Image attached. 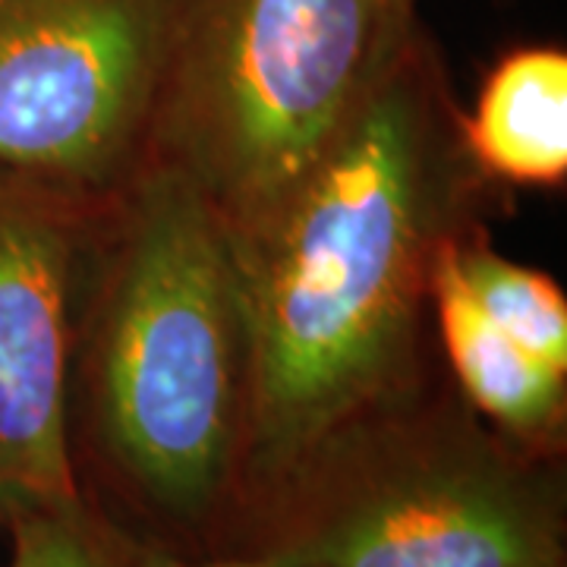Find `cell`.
<instances>
[{
	"label": "cell",
	"mask_w": 567,
	"mask_h": 567,
	"mask_svg": "<svg viewBox=\"0 0 567 567\" xmlns=\"http://www.w3.org/2000/svg\"><path fill=\"white\" fill-rule=\"evenodd\" d=\"M461 114L420 25L338 145L259 230L234 240L256 344L246 527L334 425L439 360L435 259L486 224L488 181Z\"/></svg>",
	"instance_id": "obj_1"
},
{
	"label": "cell",
	"mask_w": 567,
	"mask_h": 567,
	"mask_svg": "<svg viewBox=\"0 0 567 567\" xmlns=\"http://www.w3.org/2000/svg\"><path fill=\"white\" fill-rule=\"evenodd\" d=\"M256 404L244 268L218 212L148 164L92 227L66 360V445L155 529L240 536Z\"/></svg>",
	"instance_id": "obj_2"
},
{
	"label": "cell",
	"mask_w": 567,
	"mask_h": 567,
	"mask_svg": "<svg viewBox=\"0 0 567 567\" xmlns=\"http://www.w3.org/2000/svg\"><path fill=\"white\" fill-rule=\"evenodd\" d=\"M237 555L278 567H565L558 454L492 429L439 357L334 425L256 507Z\"/></svg>",
	"instance_id": "obj_3"
},
{
	"label": "cell",
	"mask_w": 567,
	"mask_h": 567,
	"mask_svg": "<svg viewBox=\"0 0 567 567\" xmlns=\"http://www.w3.org/2000/svg\"><path fill=\"white\" fill-rule=\"evenodd\" d=\"M420 25V0H196L148 164L244 240L353 126Z\"/></svg>",
	"instance_id": "obj_4"
},
{
	"label": "cell",
	"mask_w": 567,
	"mask_h": 567,
	"mask_svg": "<svg viewBox=\"0 0 567 567\" xmlns=\"http://www.w3.org/2000/svg\"><path fill=\"white\" fill-rule=\"evenodd\" d=\"M196 0H0V171L104 212L152 162Z\"/></svg>",
	"instance_id": "obj_5"
},
{
	"label": "cell",
	"mask_w": 567,
	"mask_h": 567,
	"mask_svg": "<svg viewBox=\"0 0 567 567\" xmlns=\"http://www.w3.org/2000/svg\"><path fill=\"white\" fill-rule=\"evenodd\" d=\"M99 215L0 171V517L82 498L66 445V360Z\"/></svg>",
	"instance_id": "obj_6"
},
{
	"label": "cell",
	"mask_w": 567,
	"mask_h": 567,
	"mask_svg": "<svg viewBox=\"0 0 567 567\" xmlns=\"http://www.w3.org/2000/svg\"><path fill=\"white\" fill-rule=\"evenodd\" d=\"M454 240L435 259L429 293L435 347L447 375L466 404L505 439L536 454H558L567 423V372L536 360L488 319L451 259Z\"/></svg>",
	"instance_id": "obj_7"
},
{
	"label": "cell",
	"mask_w": 567,
	"mask_h": 567,
	"mask_svg": "<svg viewBox=\"0 0 567 567\" xmlns=\"http://www.w3.org/2000/svg\"><path fill=\"white\" fill-rule=\"evenodd\" d=\"M473 164L488 183L558 189L567 181V54L527 44L502 54L461 114Z\"/></svg>",
	"instance_id": "obj_8"
},
{
	"label": "cell",
	"mask_w": 567,
	"mask_h": 567,
	"mask_svg": "<svg viewBox=\"0 0 567 567\" xmlns=\"http://www.w3.org/2000/svg\"><path fill=\"white\" fill-rule=\"evenodd\" d=\"M451 259L492 322L536 360L567 372V297L558 281L505 259L488 240L486 224L457 237Z\"/></svg>",
	"instance_id": "obj_9"
},
{
	"label": "cell",
	"mask_w": 567,
	"mask_h": 567,
	"mask_svg": "<svg viewBox=\"0 0 567 567\" xmlns=\"http://www.w3.org/2000/svg\"><path fill=\"white\" fill-rule=\"evenodd\" d=\"M7 567H155V546L130 536L85 498L13 507Z\"/></svg>",
	"instance_id": "obj_10"
},
{
	"label": "cell",
	"mask_w": 567,
	"mask_h": 567,
	"mask_svg": "<svg viewBox=\"0 0 567 567\" xmlns=\"http://www.w3.org/2000/svg\"><path fill=\"white\" fill-rule=\"evenodd\" d=\"M155 567H278L262 558H249V555H224V558H205V561H193L183 555H171L155 548Z\"/></svg>",
	"instance_id": "obj_11"
}]
</instances>
